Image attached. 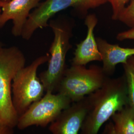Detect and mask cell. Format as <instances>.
<instances>
[{
	"label": "cell",
	"mask_w": 134,
	"mask_h": 134,
	"mask_svg": "<svg viewBox=\"0 0 134 134\" xmlns=\"http://www.w3.org/2000/svg\"><path fill=\"white\" fill-rule=\"evenodd\" d=\"M90 109L81 128V134H96L116 112L129 104L124 74L107 77L100 88L87 96Z\"/></svg>",
	"instance_id": "1"
},
{
	"label": "cell",
	"mask_w": 134,
	"mask_h": 134,
	"mask_svg": "<svg viewBox=\"0 0 134 134\" xmlns=\"http://www.w3.org/2000/svg\"><path fill=\"white\" fill-rule=\"evenodd\" d=\"M49 26L54 34L53 41L49 48L50 57L47 69L40 72L39 77L43 83L45 91L57 92L58 87L66 69V60L72 36L74 24L64 18L49 20Z\"/></svg>",
	"instance_id": "2"
},
{
	"label": "cell",
	"mask_w": 134,
	"mask_h": 134,
	"mask_svg": "<svg viewBox=\"0 0 134 134\" xmlns=\"http://www.w3.org/2000/svg\"><path fill=\"white\" fill-rule=\"evenodd\" d=\"M26 62L24 54L18 47H6L0 41V122L13 129L16 127L19 116L13 104L12 86Z\"/></svg>",
	"instance_id": "3"
},
{
	"label": "cell",
	"mask_w": 134,
	"mask_h": 134,
	"mask_svg": "<svg viewBox=\"0 0 134 134\" xmlns=\"http://www.w3.org/2000/svg\"><path fill=\"white\" fill-rule=\"evenodd\" d=\"M49 57L48 54L37 58L29 65L21 69L13 79L12 101L19 117L43 97L45 89L37 72L39 67L48 62Z\"/></svg>",
	"instance_id": "4"
},
{
	"label": "cell",
	"mask_w": 134,
	"mask_h": 134,
	"mask_svg": "<svg viewBox=\"0 0 134 134\" xmlns=\"http://www.w3.org/2000/svg\"><path fill=\"white\" fill-rule=\"evenodd\" d=\"M102 67L93 65L86 68L82 65H72L66 69L57 92L72 102L83 99L100 88L107 77Z\"/></svg>",
	"instance_id": "5"
},
{
	"label": "cell",
	"mask_w": 134,
	"mask_h": 134,
	"mask_svg": "<svg viewBox=\"0 0 134 134\" xmlns=\"http://www.w3.org/2000/svg\"><path fill=\"white\" fill-rule=\"evenodd\" d=\"M107 3V0H43L30 13L21 37L29 40L36 30L49 26L50 19L63 10L72 8L81 16H86L89 10Z\"/></svg>",
	"instance_id": "6"
},
{
	"label": "cell",
	"mask_w": 134,
	"mask_h": 134,
	"mask_svg": "<svg viewBox=\"0 0 134 134\" xmlns=\"http://www.w3.org/2000/svg\"><path fill=\"white\" fill-rule=\"evenodd\" d=\"M67 97L47 91L39 100L34 102L19 117L16 127L24 130L31 126L46 127L57 118L63 110L72 104Z\"/></svg>",
	"instance_id": "7"
},
{
	"label": "cell",
	"mask_w": 134,
	"mask_h": 134,
	"mask_svg": "<svg viewBox=\"0 0 134 134\" xmlns=\"http://www.w3.org/2000/svg\"><path fill=\"white\" fill-rule=\"evenodd\" d=\"M90 109L87 96L72 102L63 110L51 123L49 130L53 134H77L81 129Z\"/></svg>",
	"instance_id": "8"
},
{
	"label": "cell",
	"mask_w": 134,
	"mask_h": 134,
	"mask_svg": "<svg viewBox=\"0 0 134 134\" xmlns=\"http://www.w3.org/2000/svg\"><path fill=\"white\" fill-rule=\"evenodd\" d=\"M43 0H0V27L9 20L13 22L12 34L15 37L21 36L24 25L31 12Z\"/></svg>",
	"instance_id": "9"
},
{
	"label": "cell",
	"mask_w": 134,
	"mask_h": 134,
	"mask_svg": "<svg viewBox=\"0 0 134 134\" xmlns=\"http://www.w3.org/2000/svg\"><path fill=\"white\" fill-rule=\"evenodd\" d=\"M98 23L96 14L87 15L85 24L87 27L85 39L76 45L72 65L86 66L92 61H101V56L98 50L94 30Z\"/></svg>",
	"instance_id": "10"
},
{
	"label": "cell",
	"mask_w": 134,
	"mask_h": 134,
	"mask_svg": "<svg viewBox=\"0 0 134 134\" xmlns=\"http://www.w3.org/2000/svg\"><path fill=\"white\" fill-rule=\"evenodd\" d=\"M96 40L103 63L102 68L108 77L114 73L117 65L126 63L127 60L134 55V48L121 47L100 37L96 38Z\"/></svg>",
	"instance_id": "11"
},
{
	"label": "cell",
	"mask_w": 134,
	"mask_h": 134,
	"mask_svg": "<svg viewBox=\"0 0 134 134\" xmlns=\"http://www.w3.org/2000/svg\"><path fill=\"white\" fill-rule=\"evenodd\" d=\"M111 118L113 123L106 125L103 134H134V108L130 103Z\"/></svg>",
	"instance_id": "12"
},
{
	"label": "cell",
	"mask_w": 134,
	"mask_h": 134,
	"mask_svg": "<svg viewBox=\"0 0 134 134\" xmlns=\"http://www.w3.org/2000/svg\"><path fill=\"white\" fill-rule=\"evenodd\" d=\"M123 66L127 83L129 103L134 108V55L130 57Z\"/></svg>",
	"instance_id": "13"
},
{
	"label": "cell",
	"mask_w": 134,
	"mask_h": 134,
	"mask_svg": "<svg viewBox=\"0 0 134 134\" xmlns=\"http://www.w3.org/2000/svg\"><path fill=\"white\" fill-rule=\"evenodd\" d=\"M129 2V4L126 6L119 14L117 20L132 28L134 27V0H130Z\"/></svg>",
	"instance_id": "14"
},
{
	"label": "cell",
	"mask_w": 134,
	"mask_h": 134,
	"mask_svg": "<svg viewBox=\"0 0 134 134\" xmlns=\"http://www.w3.org/2000/svg\"><path fill=\"white\" fill-rule=\"evenodd\" d=\"M112 7V19L117 20V18L121 11L124 9L130 0H107Z\"/></svg>",
	"instance_id": "15"
},
{
	"label": "cell",
	"mask_w": 134,
	"mask_h": 134,
	"mask_svg": "<svg viewBox=\"0 0 134 134\" xmlns=\"http://www.w3.org/2000/svg\"><path fill=\"white\" fill-rule=\"evenodd\" d=\"M116 38L120 41L125 40H134V27L119 33L116 36Z\"/></svg>",
	"instance_id": "16"
},
{
	"label": "cell",
	"mask_w": 134,
	"mask_h": 134,
	"mask_svg": "<svg viewBox=\"0 0 134 134\" xmlns=\"http://www.w3.org/2000/svg\"><path fill=\"white\" fill-rule=\"evenodd\" d=\"M14 133V129L3 124L0 122V134H13Z\"/></svg>",
	"instance_id": "17"
},
{
	"label": "cell",
	"mask_w": 134,
	"mask_h": 134,
	"mask_svg": "<svg viewBox=\"0 0 134 134\" xmlns=\"http://www.w3.org/2000/svg\"><path fill=\"white\" fill-rule=\"evenodd\" d=\"M2 1H10V0H2Z\"/></svg>",
	"instance_id": "18"
},
{
	"label": "cell",
	"mask_w": 134,
	"mask_h": 134,
	"mask_svg": "<svg viewBox=\"0 0 134 134\" xmlns=\"http://www.w3.org/2000/svg\"><path fill=\"white\" fill-rule=\"evenodd\" d=\"M1 9H0V14H1ZM1 29V27H0V29Z\"/></svg>",
	"instance_id": "19"
}]
</instances>
